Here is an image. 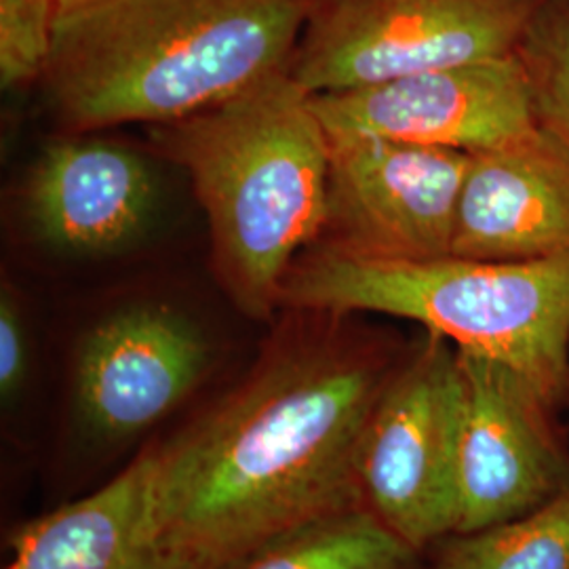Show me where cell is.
<instances>
[{"label":"cell","instance_id":"19","mask_svg":"<svg viewBox=\"0 0 569 569\" xmlns=\"http://www.w3.org/2000/svg\"><path fill=\"white\" fill-rule=\"evenodd\" d=\"M568 409H569V407H568Z\"/></svg>","mask_w":569,"mask_h":569},{"label":"cell","instance_id":"18","mask_svg":"<svg viewBox=\"0 0 569 569\" xmlns=\"http://www.w3.org/2000/svg\"><path fill=\"white\" fill-rule=\"evenodd\" d=\"M30 373V336L20 300L11 284L2 283L0 293V397L4 406L20 399Z\"/></svg>","mask_w":569,"mask_h":569},{"label":"cell","instance_id":"16","mask_svg":"<svg viewBox=\"0 0 569 569\" xmlns=\"http://www.w3.org/2000/svg\"><path fill=\"white\" fill-rule=\"evenodd\" d=\"M517 56L533 122L569 161V0H545Z\"/></svg>","mask_w":569,"mask_h":569},{"label":"cell","instance_id":"3","mask_svg":"<svg viewBox=\"0 0 569 569\" xmlns=\"http://www.w3.org/2000/svg\"><path fill=\"white\" fill-rule=\"evenodd\" d=\"M152 138L192 182L226 298L270 321L289 268L326 222L329 136L315 96L289 68Z\"/></svg>","mask_w":569,"mask_h":569},{"label":"cell","instance_id":"7","mask_svg":"<svg viewBox=\"0 0 569 569\" xmlns=\"http://www.w3.org/2000/svg\"><path fill=\"white\" fill-rule=\"evenodd\" d=\"M467 163L460 150L329 136L326 222L315 244L369 262L451 256Z\"/></svg>","mask_w":569,"mask_h":569},{"label":"cell","instance_id":"4","mask_svg":"<svg viewBox=\"0 0 569 569\" xmlns=\"http://www.w3.org/2000/svg\"><path fill=\"white\" fill-rule=\"evenodd\" d=\"M283 308L406 319L512 367L559 409L569 407V253L538 262H369L312 244L284 277Z\"/></svg>","mask_w":569,"mask_h":569},{"label":"cell","instance_id":"12","mask_svg":"<svg viewBox=\"0 0 569 569\" xmlns=\"http://www.w3.org/2000/svg\"><path fill=\"white\" fill-rule=\"evenodd\" d=\"M23 199L41 241L66 253L96 256L142 234L157 203V182L133 150L74 136L42 150Z\"/></svg>","mask_w":569,"mask_h":569},{"label":"cell","instance_id":"8","mask_svg":"<svg viewBox=\"0 0 569 569\" xmlns=\"http://www.w3.org/2000/svg\"><path fill=\"white\" fill-rule=\"evenodd\" d=\"M467 387L456 533L491 528L569 488V437L549 397L512 367L462 352Z\"/></svg>","mask_w":569,"mask_h":569},{"label":"cell","instance_id":"17","mask_svg":"<svg viewBox=\"0 0 569 569\" xmlns=\"http://www.w3.org/2000/svg\"><path fill=\"white\" fill-rule=\"evenodd\" d=\"M58 0H0V84L16 91L41 81L51 53Z\"/></svg>","mask_w":569,"mask_h":569},{"label":"cell","instance_id":"9","mask_svg":"<svg viewBox=\"0 0 569 569\" xmlns=\"http://www.w3.org/2000/svg\"><path fill=\"white\" fill-rule=\"evenodd\" d=\"M211 348L203 329L164 305L121 308L79 345L72 403L82 432L124 446L163 422L203 382Z\"/></svg>","mask_w":569,"mask_h":569},{"label":"cell","instance_id":"1","mask_svg":"<svg viewBox=\"0 0 569 569\" xmlns=\"http://www.w3.org/2000/svg\"><path fill=\"white\" fill-rule=\"evenodd\" d=\"M281 312L243 380L150 446L157 526L183 569L239 568L361 507L367 420L409 345L359 315Z\"/></svg>","mask_w":569,"mask_h":569},{"label":"cell","instance_id":"10","mask_svg":"<svg viewBox=\"0 0 569 569\" xmlns=\"http://www.w3.org/2000/svg\"><path fill=\"white\" fill-rule=\"evenodd\" d=\"M329 136L477 152L536 131L519 56L315 96Z\"/></svg>","mask_w":569,"mask_h":569},{"label":"cell","instance_id":"14","mask_svg":"<svg viewBox=\"0 0 569 569\" xmlns=\"http://www.w3.org/2000/svg\"><path fill=\"white\" fill-rule=\"evenodd\" d=\"M234 569H428V557L355 507L298 529Z\"/></svg>","mask_w":569,"mask_h":569},{"label":"cell","instance_id":"2","mask_svg":"<svg viewBox=\"0 0 569 569\" xmlns=\"http://www.w3.org/2000/svg\"><path fill=\"white\" fill-rule=\"evenodd\" d=\"M315 0H58L41 82L72 136L161 127L291 68Z\"/></svg>","mask_w":569,"mask_h":569},{"label":"cell","instance_id":"11","mask_svg":"<svg viewBox=\"0 0 569 569\" xmlns=\"http://www.w3.org/2000/svg\"><path fill=\"white\" fill-rule=\"evenodd\" d=\"M569 253V161L536 127L515 142L468 152L451 256L538 262Z\"/></svg>","mask_w":569,"mask_h":569},{"label":"cell","instance_id":"6","mask_svg":"<svg viewBox=\"0 0 569 569\" xmlns=\"http://www.w3.org/2000/svg\"><path fill=\"white\" fill-rule=\"evenodd\" d=\"M545 0H315L291 61L312 96L517 56Z\"/></svg>","mask_w":569,"mask_h":569},{"label":"cell","instance_id":"5","mask_svg":"<svg viewBox=\"0 0 569 569\" xmlns=\"http://www.w3.org/2000/svg\"><path fill=\"white\" fill-rule=\"evenodd\" d=\"M465 407L458 348L425 331L407 346L361 439V507L425 555L458 528Z\"/></svg>","mask_w":569,"mask_h":569},{"label":"cell","instance_id":"15","mask_svg":"<svg viewBox=\"0 0 569 569\" xmlns=\"http://www.w3.org/2000/svg\"><path fill=\"white\" fill-rule=\"evenodd\" d=\"M427 557L428 569H569V488L505 523L451 533Z\"/></svg>","mask_w":569,"mask_h":569},{"label":"cell","instance_id":"13","mask_svg":"<svg viewBox=\"0 0 569 569\" xmlns=\"http://www.w3.org/2000/svg\"><path fill=\"white\" fill-rule=\"evenodd\" d=\"M4 569H183L164 549L152 502V451L82 498L21 526Z\"/></svg>","mask_w":569,"mask_h":569}]
</instances>
